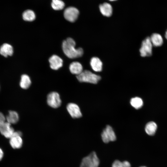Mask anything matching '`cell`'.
I'll return each instance as SVG.
<instances>
[{"mask_svg": "<svg viewBox=\"0 0 167 167\" xmlns=\"http://www.w3.org/2000/svg\"><path fill=\"white\" fill-rule=\"evenodd\" d=\"M99 9L101 13L104 16L109 17L112 13V8L111 6L107 3H104L100 5Z\"/></svg>", "mask_w": 167, "mask_h": 167, "instance_id": "obj_15", "label": "cell"}, {"mask_svg": "<svg viewBox=\"0 0 167 167\" xmlns=\"http://www.w3.org/2000/svg\"><path fill=\"white\" fill-rule=\"evenodd\" d=\"M47 102L49 106L53 108L59 107L62 103L59 94L56 92H51L48 94Z\"/></svg>", "mask_w": 167, "mask_h": 167, "instance_id": "obj_5", "label": "cell"}, {"mask_svg": "<svg viewBox=\"0 0 167 167\" xmlns=\"http://www.w3.org/2000/svg\"><path fill=\"white\" fill-rule=\"evenodd\" d=\"M99 164V159L96 152H93L83 159L80 167H98Z\"/></svg>", "mask_w": 167, "mask_h": 167, "instance_id": "obj_3", "label": "cell"}, {"mask_svg": "<svg viewBox=\"0 0 167 167\" xmlns=\"http://www.w3.org/2000/svg\"><path fill=\"white\" fill-rule=\"evenodd\" d=\"M76 43L72 38H68L62 43V49L65 54L70 58H75L82 56L84 53L81 48H75Z\"/></svg>", "mask_w": 167, "mask_h": 167, "instance_id": "obj_1", "label": "cell"}, {"mask_svg": "<svg viewBox=\"0 0 167 167\" xmlns=\"http://www.w3.org/2000/svg\"><path fill=\"white\" fill-rule=\"evenodd\" d=\"M165 38L167 40V30L165 32Z\"/></svg>", "mask_w": 167, "mask_h": 167, "instance_id": "obj_26", "label": "cell"}, {"mask_svg": "<svg viewBox=\"0 0 167 167\" xmlns=\"http://www.w3.org/2000/svg\"><path fill=\"white\" fill-rule=\"evenodd\" d=\"M79 11L76 8L73 7H69L66 8L64 12L65 18L67 21L73 22L77 19Z\"/></svg>", "mask_w": 167, "mask_h": 167, "instance_id": "obj_7", "label": "cell"}, {"mask_svg": "<svg viewBox=\"0 0 167 167\" xmlns=\"http://www.w3.org/2000/svg\"><path fill=\"white\" fill-rule=\"evenodd\" d=\"M13 53V47L9 44L4 43L0 47V54L5 57L11 56Z\"/></svg>", "mask_w": 167, "mask_h": 167, "instance_id": "obj_12", "label": "cell"}, {"mask_svg": "<svg viewBox=\"0 0 167 167\" xmlns=\"http://www.w3.org/2000/svg\"><path fill=\"white\" fill-rule=\"evenodd\" d=\"M140 167H146L144 166H141Z\"/></svg>", "mask_w": 167, "mask_h": 167, "instance_id": "obj_28", "label": "cell"}, {"mask_svg": "<svg viewBox=\"0 0 167 167\" xmlns=\"http://www.w3.org/2000/svg\"><path fill=\"white\" fill-rule=\"evenodd\" d=\"M157 128V125L155 122H150L146 125L145 131L148 135H152L155 134Z\"/></svg>", "mask_w": 167, "mask_h": 167, "instance_id": "obj_19", "label": "cell"}, {"mask_svg": "<svg viewBox=\"0 0 167 167\" xmlns=\"http://www.w3.org/2000/svg\"><path fill=\"white\" fill-rule=\"evenodd\" d=\"M19 115L17 112L10 110L6 117V119L7 122L11 124H15L19 121Z\"/></svg>", "mask_w": 167, "mask_h": 167, "instance_id": "obj_17", "label": "cell"}, {"mask_svg": "<svg viewBox=\"0 0 167 167\" xmlns=\"http://www.w3.org/2000/svg\"><path fill=\"white\" fill-rule=\"evenodd\" d=\"M6 118L4 114L0 112V126L6 122Z\"/></svg>", "mask_w": 167, "mask_h": 167, "instance_id": "obj_24", "label": "cell"}, {"mask_svg": "<svg viewBox=\"0 0 167 167\" xmlns=\"http://www.w3.org/2000/svg\"><path fill=\"white\" fill-rule=\"evenodd\" d=\"M143 103L142 100L137 97L132 98L130 101L131 105L136 109L141 108L143 105Z\"/></svg>", "mask_w": 167, "mask_h": 167, "instance_id": "obj_21", "label": "cell"}, {"mask_svg": "<svg viewBox=\"0 0 167 167\" xmlns=\"http://www.w3.org/2000/svg\"><path fill=\"white\" fill-rule=\"evenodd\" d=\"M3 152L2 150L0 148V161L2 158L3 156Z\"/></svg>", "mask_w": 167, "mask_h": 167, "instance_id": "obj_25", "label": "cell"}, {"mask_svg": "<svg viewBox=\"0 0 167 167\" xmlns=\"http://www.w3.org/2000/svg\"><path fill=\"white\" fill-rule=\"evenodd\" d=\"M78 80L81 82H86L96 84L101 79L99 75L93 73L88 70H84L76 76Z\"/></svg>", "mask_w": 167, "mask_h": 167, "instance_id": "obj_2", "label": "cell"}, {"mask_svg": "<svg viewBox=\"0 0 167 167\" xmlns=\"http://www.w3.org/2000/svg\"><path fill=\"white\" fill-rule=\"evenodd\" d=\"M67 111L73 118H79L82 116V114L79 106L73 103H68L66 106Z\"/></svg>", "mask_w": 167, "mask_h": 167, "instance_id": "obj_8", "label": "cell"}, {"mask_svg": "<svg viewBox=\"0 0 167 167\" xmlns=\"http://www.w3.org/2000/svg\"><path fill=\"white\" fill-rule=\"evenodd\" d=\"M51 6L55 10L62 9L65 6L64 2L61 0H52Z\"/></svg>", "mask_w": 167, "mask_h": 167, "instance_id": "obj_22", "label": "cell"}, {"mask_svg": "<svg viewBox=\"0 0 167 167\" xmlns=\"http://www.w3.org/2000/svg\"><path fill=\"white\" fill-rule=\"evenodd\" d=\"M50 66L51 69L57 70L61 67L63 65V60L58 56L54 55L49 59Z\"/></svg>", "mask_w": 167, "mask_h": 167, "instance_id": "obj_10", "label": "cell"}, {"mask_svg": "<svg viewBox=\"0 0 167 167\" xmlns=\"http://www.w3.org/2000/svg\"><path fill=\"white\" fill-rule=\"evenodd\" d=\"M69 70L72 74L77 75L83 71V68L80 63L77 62H74L70 64Z\"/></svg>", "mask_w": 167, "mask_h": 167, "instance_id": "obj_14", "label": "cell"}, {"mask_svg": "<svg viewBox=\"0 0 167 167\" xmlns=\"http://www.w3.org/2000/svg\"><path fill=\"white\" fill-rule=\"evenodd\" d=\"M101 138L103 142L105 143L110 141H113L116 140L115 134L112 127L107 125L103 130L101 134Z\"/></svg>", "mask_w": 167, "mask_h": 167, "instance_id": "obj_6", "label": "cell"}, {"mask_svg": "<svg viewBox=\"0 0 167 167\" xmlns=\"http://www.w3.org/2000/svg\"><path fill=\"white\" fill-rule=\"evenodd\" d=\"M152 46L150 37H148L145 38L142 42L139 49L141 56L145 57L151 56Z\"/></svg>", "mask_w": 167, "mask_h": 167, "instance_id": "obj_4", "label": "cell"}, {"mask_svg": "<svg viewBox=\"0 0 167 167\" xmlns=\"http://www.w3.org/2000/svg\"><path fill=\"white\" fill-rule=\"evenodd\" d=\"M109 0L110 1H115V0Z\"/></svg>", "mask_w": 167, "mask_h": 167, "instance_id": "obj_27", "label": "cell"}, {"mask_svg": "<svg viewBox=\"0 0 167 167\" xmlns=\"http://www.w3.org/2000/svg\"><path fill=\"white\" fill-rule=\"evenodd\" d=\"M10 140V143L14 149H19L21 148L23 144V140L21 136L13 135Z\"/></svg>", "mask_w": 167, "mask_h": 167, "instance_id": "obj_13", "label": "cell"}, {"mask_svg": "<svg viewBox=\"0 0 167 167\" xmlns=\"http://www.w3.org/2000/svg\"><path fill=\"white\" fill-rule=\"evenodd\" d=\"M11 124L6 122L0 126V133L7 138L10 139L11 138L15 131Z\"/></svg>", "mask_w": 167, "mask_h": 167, "instance_id": "obj_9", "label": "cell"}, {"mask_svg": "<svg viewBox=\"0 0 167 167\" xmlns=\"http://www.w3.org/2000/svg\"><path fill=\"white\" fill-rule=\"evenodd\" d=\"M31 84L30 78L26 74L23 75L21 78L19 85L21 88L23 89L28 88Z\"/></svg>", "mask_w": 167, "mask_h": 167, "instance_id": "obj_18", "label": "cell"}, {"mask_svg": "<svg viewBox=\"0 0 167 167\" xmlns=\"http://www.w3.org/2000/svg\"><path fill=\"white\" fill-rule=\"evenodd\" d=\"M112 167H131V165L128 161L121 162L119 160H116L113 163Z\"/></svg>", "mask_w": 167, "mask_h": 167, "instance_id": "obj_23", "label": "cell"}, {"mask_svg": "<svg viewBox=\"0 0 167 167\" xmlns=\"http://www.w3.org/2000/svg\"><path fill=\"white\" fill-rule=\"evenodd\" d=\"M150 38L152 45L154 46H161L163 43V38L159 34L154 33Z\"/></svg>", "mask_w": 167, "mask_h": 167, "instance_id": "obj_16", "label": "cell"}, {"mask_svg": "<svg viewBox=\"0 0 167 167\" xmlns=\"http://www.w3.org/2000/svg\"><path fill=\"white\" fill-rule=\"evenodd\" d=\"M90 64L92 69L96 72L101 71L102 69V63L101 60L96 57L92 58L90 60Z\"/></svg>", "mask_w": 167, "mask_h": 167, "instance_id": "obj_11", "label": "cell"}, {"mask_svg": "<svg viewBox=\"0 0 167 167\" xmlns=\"http://www.w3.org/2000/svg\"><path fill=\"white\" fill-rule=\"evenodd\" d=\"M22 17L24 20L28 21H33L36 18L34 12L30 10L25 11L23 14Z\"/></svg>", "mask_w": 167, "mask_h": 167, "instance_id": "obj_20", "label": "cell"}]
</instances>
